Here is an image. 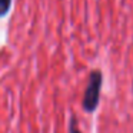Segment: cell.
I'll return each instance as SVG.
<instances>
[{
  "mask_svg": "<svg viewBox=\"0 0 133 133\" xmlns=\"http://www.w3.org/2000/svg\"><path fill=\"white\" fill-rule=\"evenodd\" d=\"M103 84V73L100 70H92L89 75L86 90L82 99V107L86 113H95L100 102V90Z\"/></svg>",
  "mask_w": 133,
  "mask_h": 133,
  "instance_id": "1",
  "label": "cell"
},
{
  "mask_svg": "<svg viewBox=\"0 0 133 133\" xmlns=\"http://www.w3.org/2000/svg\"><path fill=\"white\" fill-rule=\"evenodd\" d=\"M10 6H12V0H0V17L9 13Z\"/></svg>",
  "mask_w": 133,
  "mask_h": 133,
  "instance_id": "2",
  "label": "cell"
},
{
  "mask_svg": "<svg viewBox=\"0 0 133 133\" xmlns=\"http://www.w3.org/2000/svg\"><path fill=\"white\" fill-rule=\"evenodd\" d=\"M69 133H82L77 127V120H76L75 116H72L70 119V124H69Z\"/></svg>",
  "mask_w": 133,
  "mask_h": 133,
  "instance_id": "3",
  "label": "cell"
}]
</instances>
